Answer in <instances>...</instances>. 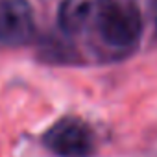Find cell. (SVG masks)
<instances>
[{
	"label": "cell",
	"instance_id": "1",
	"mask_svg": "<svg viewBox=\"0 0 157 157\" xmlns=\"http://www.w3.org/2000/svg\"><path fill=\"white\" fill-rule=\"evenodd\" d=\"M93 28L107 46L129 48L142 33L140 10L133 0H100Z\"/></svg>",
	"mask_w": 157,
	"mask_h": 157
},
{
	"label": "cell",
	"instance_id": "6",
	"mask_svg": "<svg viewBox=\"0 0 157 157\" xmlns=\"http://www.w3.org/2000/svg\"><path fill=\"white\" fill-rule=\"evenodd\" d=\"M155 2H157V0H155Z\"/></svg>",
	"mask_w": 157,
	"mask_h": 157
},
{
	"label": "cell",
	"instance_id": "4",
	"mask_svg": "<svg viewBox=\"0 0 157 157\" xmlns=\"http://www.w3.org/2000/svg\"><path fill=\"white\" fill-rule=\"evenodd\" d=\"M100 0H63L57 10L59 28L68 35H80L93 28Z\"/></svg>",
	"mask_w": 157,
	"mask_h": 157
},
{
	"label": "cell",
	"instance_id": "3",
	"mask_svg": "<svg viewBox=\"0 0 157 157\" xmlns=\"http://www.w3.org/2000/svg\"><path fill=\"white\" fill-rule=\"evenodd\" d=\"M35 32L33 10L28 0H0V43L21 46Z\"/></svg>",
	"mask_w": 157,
	"mask_h": 157
},
{
	"label": "cell",
	"instance_id": "2",
	"mask_svg": "<svg viewBox=\"0 0 157 157\" xmlns=\"http://www.w3.org/2000/svg\"><path fill=\"white\" fill-rule=\"evenodd\" d=\"M44 146L57 157H93L96 137L91 126L76 117L59 118L43 135Z\"/></svg>",
	"mask_w": 157,
	"mask_h": 157
},
{
	"label": "cell",
	"instance_id": "5",
	"mask_svg": "<svg viewBox=\"0 0 157 157\" xmlns=\"http://www.w3.org/2000/svg\"><path fill=\"white\" fill-rule=\"evenodd\" d=\"M155 19H157V8H155Z\"/></svg>",
	"mask_w": 157,
	"mask_h": 157
}]
</instances>
